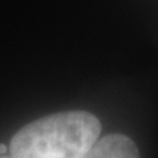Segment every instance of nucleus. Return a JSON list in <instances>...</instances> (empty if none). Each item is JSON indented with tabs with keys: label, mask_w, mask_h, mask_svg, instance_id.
<instances>
[{
	"label": "nucleus",
	"mask_w": 158,
	"mask_h": 158,
	"mask_svg": "<svg viewBox=\"0 0 158 158\" xmlns=\"http://www.w3.org/2000/svg\"><path fill=\"white\" fill-rule=\"evenodd\" d=\"M85 158H141V155L133 139L115 133L99 137Z\"/></svg>",
	"instance_id": "f03ea898"
},
{
	"label": "nucleus",
	"mask_w": 158,
	"mask_h": 158,
	"mask_svg": "<svg viewBox=\"0 0 158 158\" xmlns=\"http://www.w3.org/2000/svg\"><path fill=\"white\" fill-rule=\"evenodd\" d=\"M10 153V145L0 144V155H8Z\"/></svg>",
	"instance_id": "7ed1b4c3"
},
{
	"label": "nucleus",
	"mask_w": 158,
	"mask_h": 158,
	"mask_svg": "<svg viewBox=\"0 0 158 158\" xmlns=\"http://www.w3.org/2000/svg\"><path fill=\"white\" fill-rule=\"evenodd\" d=\"M0 158H13L10 153H8V155H0Z\"/></svg>",
	"instance_id": "20e7f679"
},
{
	"label": "nucleus",
	"mask_w": 158,
	"mask_h": 158,
	"mask_svg": "<svg viewBox=\"0 0 158 158\" xmlns=\"http://www.w3.org/2000/svg\"><path fill=\"white\" fill-rule=\"evenodd\" d=\"M101 122L85 110H67L34 120L10 142L13 158H85L101 136Z\"/></svg>",
	"instance_id": "f257e3e1"
}]
</instances>
